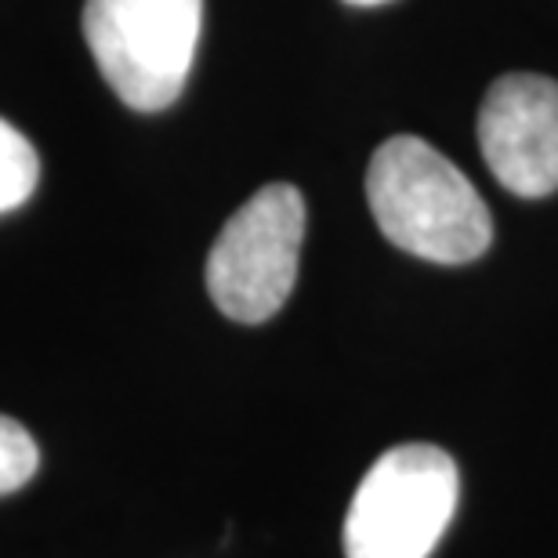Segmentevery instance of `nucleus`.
<instances>
[{
  "mask_svg": "<svg viewBox=\"0 0 558 558\" xmlns=\"http://www.w3.org/2000/svg\"><path fill=\"white\" fill-rule=\"evenodd\" d=\"M366 199L377 229L424 262H475L494 240V221L475 185L421 138H388L374 153Z\"/></svg>",
  "mask_w": 558,
  "mask_h": 558,
  "instance_id": "obj_1",
  "label": "nucleus"
},
{
  "mask_svg": "<svg viewBox=\"0 0 558 558\" xmlns=\"http://www.w3.org/2000/svg\"><path fill=\"white\" fill-rule=\"evenodd\" d=\"M204 0H84V40L113 95L135 113H160L185 92Z\"/></svg>",
  "mask_w": 558,
  "mask_h": 558,
  "instance_id": "obj_2",
  "label": "nucleus"
},
{
  "mask_svg": "<svg viewBox=\"0 0 558 558\" xmlns=\"http://www.w3.org/2000/svg\"><path fill=\"white\" fill-rule=\"evenodd\" d=\"M461 475L453 457L428 442L381 453L344 515L349 558H428L453 519Z\"/></svg>",
  "mask_w": 558,
  "mask_h": 558,
  "instance_id": "obj_3",
  "label": "nucleus"
},
{
  "mask_svg": "<svg viewBox=\"0 0 558 558\" xmlns=\"http://www.w3.org/2000/svg\"><path fill=\"white\" fill-rule=\"evenodd\" d=\"M305 240V199L294 185L258 189L218 232L207 254V290L236 323H265L287 305Z\"/></svg>",
  "mask_w": 558,
  "mask_h": 558,
  "instance_id": "obj_4",
  "label": "nucleus"
},
{
  "mask_svg": "<svg viewBox=\"0 0 558 558\" xmlns=\"http://www.w3.org/2000/svg\"><path fill=\"white\" fill-rule=\"evenodd\" d=\"M478 145L497 182L537 199L558 189V81L511 73L486 92Z\"/></svg>",
  "mask_w": 558,
  "mask_h": 558,
  "instance_id": "obj_5",
  "label": "nucleus"
},
{
  "mask_svg": "<svg viewBox=\"0 0 558 558\" xmlns=\"http://www.w3.org/2000/svg\"><path fill=\"white\" fill-rule=\"evenodd\" d=\"M37 178L40 160L33 142L19 128H11L8 120H0V215L26 204L33 189H37Z\"/></svg>",
  "mask_w": 558,
  "mask_h": 558,
  "instance_id": "obj_6",
  "label": "nucleus"
},
{
  "mask_svg": "<svg viewBox=\"0 0 558 558\" xmlns=\"http://www.w3.org/2000/svg\"><path fill=\"white\" fill-rule=\"evenodd\" d=\"M37 464H40V453H37L33 435L22 428L19 421L0 414V497L26 486L29 478L37 475Z\"/></svg>",
  "mask_w": 558,
  "mask_h": 558,
  "instance_id": "obj_7",
  "label": "nucleus"
},
{
  "mask_svg": "<svg viewBox=\"0 0 558 558\" xmlns=\"http://www.w3.org/2000/svg\"><path fill=\"white\" fill-rule=\"evenodd\" d=\"M344 4H355V8H374V4H388V0H344Z\"/></svg>",
  "mask_w": 558,
  "mask_h": 558,
  "instance_id": "obj_8",
  "label": "nucleus"
}]
</instances>
